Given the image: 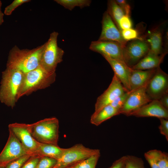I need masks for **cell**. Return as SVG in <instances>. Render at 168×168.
Returning a JSON list of instances; mask_svg holds the SVG:
<instances>
[{
    "label": "cell",
    "instance_id": "3957f363",
    "mask_svg": "<svg viewBox=\"0 0 168 168\" xmlns=\"http://www.w3.org/2000/svg\"><path fill=\"white\" fill-rule=\"evenodd\" d=\"M56 77L55 72L49 73L40 65L35 69L24 73L18 99L49 87L55 82Z\"/></svg>",
    "mask_w": 168,
    "mask_h": 168
},
{
    "label": "cell",
    "instance_id": "484cf974",
    "mask_svg": "<svg viewBox=\"0 0 168 168\" xmlns=\"http://www.w3.org/2000/svg\"><path fill=\"white\" fill-rule=\"evenodd\" d=\"M125 168H145L142 159L131 155L126 156Z\"/></svg>",
    "mask_w": 168,
    "mask_h": 168
},
{
    "label": "cell",
    "instance_id": "2e32d148",
    "mask_svg": "<svg viewBox=\"0 0 168 168\" xmlns=\"http://www.w3.org/2000/svg\"><path fill=\"white\" fill-rule=\"evenodd\" d=\"M111 66L115 75L127 91H130L129 78L132 69L123 61L102 56Z\"/></svg>",
    "mask_w": 168,
    "mask_h": 168
},
{
    "label": "cell",
    "instance_id": "ac0fdd59",
    "mask_svg": "<svg viewBox=\"0 0 168 168\" xmlns=\"http://www.w3.org/2000/svg\"><path fill=\"white\" fill-rule=\"evenodd\" d=\"M166 54L157 55L149 50L147 54L131 68L138 70H148L160 67Z\"/></svg>",
    "mask_w": 168,
    "mask_h": 168
},
{
    "label": "cell",
    "instance_id": "6da1fadb",
    "mask_svg": "<svg viewBox=\"0 0 168 168\" xmlns=\"http://www.w3.org/2000/svg\"><path fill=\"white\" fill-rule=\"evenodd\" d=\"M45 43L32 49H20L14 46L9 51L6 68L16 69L23 73L39 66Z\"/></svg>",
    "mask_w": 168,
    "mask_h": 168
},
{
    "label": "cell",
    "instance_id": "ffe728a7",
    "mask_svg": "<svg viewBox=\"0 0 168 168\" xmlns=\"http://www.w3.org/2000/svg\"><path fill=\"white\" fill-rule=\"evenodd\" d=\"M119 114V110L109 105L98 111L94 112L91 116L90 122L97 126L105 121Z\"/></svg>",
    "mask_w": 168,
    "mask_h": 168
},
{
    "label": "cell",
    "instance_id": "60d3db41",
    "mask_svg": "<svg viewBox=\"0 0 168 168\" xmlns=\"http://www.w3.org/2000/svg\"><path fill=\"white\" fill-rule=\"evenodd\" d=\"M0 168H5V166H0Z\"/></svg>",
    "mask_w": 168,
    "mask_h": 168
},
{
    "label": "cell",
    "instance_id": "7402d4cb",
    "mask_svg": "<svg viewBox=\"0 0 168 168\" xmlns=\"http://www.w3.org/2000/svg\"><path fill=\"white\" fill-rule=\"evenodd\" d=\"M106 11L118 28L119 21L125 15L123 10L117 4L115 0H110L108 1L107 9Z\"/></svg>",
    "mask_w": 168,
    "mask_h": 168
},
{
    "label": "cell",
    "instance_id": "5bb4252c",
    "mask_svg": "<svg viewBox=\"0 0 168 168\" xmlns=\"http://www.w3.org/2000/svg\"><path fill=\"white\" fill-rule=\"evenodd\" d=\"M101 24L102 30L98 40L117 42L124 47L127 42L123 38L121 32L107 11L103 14Z\"/></svg>",
    "mask_w": 168,
    "mask_h": 168
},
{
    "label": "cell",
    "instance_id": "f1b7e54d",
    "mask_svg": "<svg viewBox=\"0 0 168 168\" xmlns=\"http://www.w3.org/2000/svg\"><path fill=\"white\" fill-rule=\"evenodd\" d=\"M121 32L123 38L127 42L142 37L139 36L137 30L132 28L123 30Z\"/></svg>",
    "mask_w": 168,
    "mask_h": 168
},
{
    "label": "cell",
    "instance_id": "e0dca14e",
    "mask_svg": "<svg viewBox=\"0 0 168 168\" xmlns=\"http://www.w3.org/2000/svg\"><path fill=\"white\" fill-rule=\"evenodd\" d=\"M156 70V68L145 70L132 69L129 78L130 91L134 90L147 84Z\"/></svg>",
    "mask_w": 168,
    "mask_h": 168
},
{
    "label": "cell",
    "instance_id": "4fadbf2b",
    "mask_svg": "<svg viewBox=\"0 0 168 168\" xmlns=\"http://www.w3.org/2000/svg\"><path fill=\"white\" fill-rule=\"evenodd\" d=\"M126 91L120 81L114 75L108 88L97 98L94 112H97L110 105L117 97Z\"/></svg>",
    "mask_w": 168,
    "mask_h": 168
},
{
    "label": "cell",
    "instance_id": "cb8c5ba5",
    "mask_svg": "<svg viewBox=\"0 0 168 168\" xmlns=\"http://www.w3.org/2000/svg\"><path fill=\"white\" fill-rule=\"evenodd\" d=\"M100 151L82 160L68 168H96L100 156Z\"/></svg>",
    "mask_w": 168,
    "mask_h": 168
},
{
    "label": "cell",
    "instance_id": "52a82bcc",
    "mask_svg": "<svg viewBox=\"0 0 168 168\" xmlns=\"http://www.w3.org/2000/svg\"><path fill=\"white\" fill-rule=\"evenodd\" d=\"M149 50L148 43L143 37L127 42L123 48L124 60L131 68L147 54Z\"/></svg>",
    "mask_w": 168,
    "mask_h": 168
},
{
    "label": "cell",
    "instance_id": "4dcf8cb0",
    "mask_svg": "<svg viewBox=\"0 0 168 168\" xmlns=\"http://www.w3.org/2000/svg\"><path fill=\"white\" fill-rule=\"evenodd\" d=\"M30 1V0H15L11 4L5 7L4 14L6 15H10L12 12L18 7Z\"/></svg>",
    "mask_w": 168,
    "mask_h": 168
},
{
    "label": "cell",
    "instance_id": "d4e9b609",
    "mask_svg": "<svg viewBox=\"0 0 168 168\" xmlns=\"http://www.w3.org/2000/svg\"><path fill=\"white\" fill-rule=\"evenodd\" d=\"M147 152L153 157L160 168H168V154L166 152L157 149Z\"/></svg>",
    "mask_w": 168,
    "mask_h": 168
},
{
    "label": "cell",
    "instance_id": "ba28073f",
    "mask_svg": "<svg viewBox=\"0 0 168 168\" xmlns=\"http://www.w3.org/2000/svg\"><path fill=\"white\" fill-rule=\"evenodd\" d=\"M8 127L9 132L17 138L29 154L36 155L39 142L32 136L30 124L15 123L10 124Z\"/></svg>",
    "mask_w": 168,
    "mask_h": 168
},
{
    "label": "cell",
    "instance_id": "30bf717a",
    "mask_svg": "<svg viewBox=\"0 0 168 168\" xmlns=\"http://www.w3.org/2000/svg\"><path fill=\"white\" fill-rule=\"evenodd\" d=\"M147 84L130 91L124 103L119 110V114H124L128 116L131 112L152 100L146 91Z\"/></svg>",
    "mask_w": 168,
    "mask_h": 168
},
{
    "label": "cell",
    "instance_id": "8992f818",
    "mask_svg": "<svg viewBox=\"0 0 168 168\" xmlns=\"http://www.w3.org/2000/svg\"><path fill=\"white\" fill-rule=\"evenodd\" d=\"M99 151V149H91L80 143L64 148L62 155L53 168H68Z\"/></svg>",
    "mask_w": 168,
    "mask_h": 168
},
{
    "label": "cell",
    "instance_id": "44dd1931",
    "mask_svg": "<svg viewBox=\"0 0 168 168\" xmlns=\"http://www.w3.org/2000/svg\"><path fill=\"white\" fill-rule=\"evenodd\" d=\"M64 148L58 145L47 144L39 142L36 155L40 156H47L57 160L61 156Z\"/></svg>",
    "mask_w": 168,
    "mask_h": 168
},
{
    "label": "cell",
    "instance_id": "ab89813d",
    "mask_svg": "<svg viewBox=\"0 0 168 168\" xmlns=\"http://www.w3.org/2000/svg\"><path fill=\"white\" fill-rule=\"evenodd\" d=\"M1 6H2V2L0 0V12H1Z\"/></svg>",
    "mask_w": 168,
    "mask_h": 168
},
{
    "label": "cell",
    "instance_id": "9c48e42d",
    "mask_svg": "<svg viewBox=\"0 0 168 168\" xmlns=\"http://www.w3.org/2000/svg\"><path fill=\"white\" fill-rule=\"evenodd\" d=\"M146 91L152 100H158L165 94L168 93V75L160 67L149 81Z\"/></svg>",
    "mask_w": 168,
    "mask_h": 168
},
{
    "label": "cell",
    "instance_id": "83f0119b",
    "mask_svg": "<svg viewBox=\"0 0 168 168\" xmlns=\"http://www.w3.org/2000/svg\"><path fill=\"white\" fill-rule=\"evenodd\" d=\"M32 155L26 154L10 162L5 166V168H21L24 163Z\"/></svg>",
    "mask_w": 168,
    "mask_h": 168
},
{
    "label": "cell",
    "instance_id": "74e56055",
    "mask_svg": "<svg viewBox=\"0 0 168 168\" xmlns=\"http://www.w3.org/2000/svg\"><path fill=\"white\" fill-rule=\"evenodd\" d=\"M158 100L164 107L168 110V93L163 95Z\"/></svg>",
    "mask_w": 168,
    "mask_h": 168
},
{
    "label": "cell",
    "instance_id": "d6986e66",
    "mask_svg": "<svg viewBox=\"0 0 168 168\" xmlns=\"http://www.w3.org/2000/svg\"><path fill=\"white\" fill-rule=\"evenodd\" d=\"M163 34L162 28L159 26L150 31L147 39H145L149 45L150 50L158 55L167 54L163 51Z\"/></svg>",
    "mask_w": 168,
    "mask_h": 168
},
{
    "label": "cell",
    "instance_id": "9a60e30c",
    "mask_svg": "<svg viewBox=\"0 0 168 168\" xmlns=\"http://www.w3.org/2000/svg\"><path fill=\"white\" fill-rule=\"evenodd\" d=\"M136 117H155L168 119V110L158 100H152L147 104L130 113L128 116Z\"/></svg>",
    "mask_w": 168,
    "mask_h": 168
},
{
    "label": "cell",
    "instance_id": "7a4b0ae2",
    "mask_svg": "<svg viewBox=\"0 0 168 168\" xmlns=\"http://www.w3.org/2000/svg\"><path fill=\"white\" fill-rule=\"evenodd\" d=\"M24 73L20 71L6 68L2 72L0 87V101L13 108L18 96Z\"/></svg>",
    "mask_w": 168,
    "mask_h": 168
},
{
    "label": "cell",
    "instance_id": "836d02e7",
    "mask_svg": "<svg viewBox=\"0 0 168 168\" xmlns=\"http://www.w3.org/2000/svg\"><path fill=\"white\" fill-rule=\"evenodd\" d=\"M160 124L159 129L161 133L165 136L168 141V119L164 118L159 119Z\"/></svg>",
    "mask_w": 168,
    "mask_h": 168
},
{
    "label": "cell",
    "instance_id": "8d00e7d4",
    "mask_svg": "<svg viewBox=\"0 0 168 168\" xmlns=\"http://www.w3.org/2000/svg\"><path fill=\"white\" fill-rule=\"evenodd\" d=\"M144 156L151 168H160L153 157L147 152L144 153Z\"/></svg>",
    "mask_w": 168,
    "mask_h": 168
},
{
    "label": "cell",
    "instance_id": "e575fe53",
    "mask_svg": "<svg viewBox=\"0 0 168 168\" xmlns=\"http://www.w3.org/2000/svg\"><path fill=\"white\" fill-rule=\"evenodd\" d=\"M117 4L123 10L125 15L129 16L131 13V7L125 0H116Z\"/></svg>",
    "mask_w": 168,
    "mask_h": 168
},
{
    "label": "cell",
    "instance_id": "1f68e13d",
    "mask_svg": "<svg viewBox=\"0 0 168 168\" xmlns=\"http://www.w3.org/2000/svg\"><path fill=\"white\" fill-rule=\"evenodd\" d=\"M132 26L130 16L125 15L119 21L118 29L120 32L125 29L131 28Z\"/></svg>",
    "mask_w": 168,
    "mask_h": 168
},
{
    "label": "cell",
    "instance_id": "d590c367",
    "mask_svg": "<svg viewBox=\"0 0 168 168\" xmlns=\"http://www.w3.org/2000/svg\"><path fill=\"white\" fill-rule=\"evenodd\" d=\"M126 156H122L114 161L109 168H125Z\"/></svg>",
    "mask_w": 168,
    "mask_h": 168
},
{
    "label": "cell",
    "instance_id": "603a6c76",
    "mask_svg": "<svg viewBox=\"0 0 168 168\" xmlns=\"http://www.w3.org/2000/svg\"><path fill=\"white\" fill-rule=\"evenodd\" d=\"M54 1L70 11L77 7L81 8L89 7L91 2L90 0H55Z\"/></svg>",
    "mask_w": 168,
    "mask_h": 168
},
{
    "label": "cell",
    "instance_id": "4316f807",
    "mask_svg": "<svg viewBox=\"0 0 168 168\" xmlns=\"http://www.w3.org/2000/svg\"><path fill=\"white\" fill-rule=\"evenodd\" d=\"M57 160L47 156H41L35 168H53Z\"/></svg>",
    "mask_w": 168,
    "mask_h": 168
},
{
    "label": "cell",
    "instance_id": "277c9868",
    "mask_svg": "<svg viewBox=\"0 0 168 168\" xmlns=\"http://www.w3.org/2000/svg\"><path fill=\"white\" fill-rule=\"evenodd\" d=\"M59 121L55 117L44 119L30 124L32 136L38 142L57 145Z\"/></svg>",
    "mask_w": 168,
    "mask_h": 168
},
{
    "label": "cell",
    "instance_id": "8fae6325",
    "mask_svg": "<svg viewBox=\"0 0 168 168\" xmlns=\"http://www.w3.org/2000/svg\"><path fill=\"white\" fill-rule=\"evenodd\" d=\"M26 154H29L15 136L9 132L7 142L0 153V166H5L10 162Z\"/></svg>",
    "mask_w": 168,
    "mask_h": 168
},
{
    "label": "cell",
    "instance_id": "f35d334b",
    "mask_svg": "<svg viewBox=\"0 0 168 168\" xmlns=\"http://www.w3.org/2000/svg\"><path fill=\"white\" fill-rule=\"evenodd\" d=\"M4 14L2 12H0V25H1L4 21L3 20Z\"/></svg>",
    "mask_w": 168,
    "mask_h": 168
},
{
    "label": "cell",
    "instance_id": "f546056e",
    "mask_svg": "<svg viewBox=\"0 0 168 168\" xmlns=\"http://www.w3.org/2000/svg\"><path fill=\"white\" fill-rule=\"evenodd\" d=\"M130 91H126L117 97L110 105L119 110L124 103Z\"/></svg>",
    "mask_w": 168,
    "mask_h": 168
},
{
    "label": "cell",
    "instance_id": "d6a6232c",
    "mask_svg": "<svg viewBox=\"0 0 168 168\" xmlns=\"http://www.w3.org/2000/svg\"><path fill=\"white\" fill-rule=\"evenodd\" d=\"M41 156L36 155L32 156L21 168H35Z\"/></svg>",
    "mask_w": 168,
    "mask_h": 168
},
{
    "label": "cell",
    "instance_id": "5b68a950",
    "mask_svg": "<svg viewBox=\"0 0 168 168\" xmlns=\"http://www.w3.org/2000/svg\"><path fill=\"white\" fill-rule=\"evenodd\" d=\"M58 33L54 31L50 34L41 56L40 65L49 73L55 72L58 64L63 61V50L58 47L57 38Z\"/></svg>",
    "mask_w": 168,
    "mask_h": 168
},
{
    "label": "cell",
    "instance_id": "7c38bea8",
    "mask_svg": "<svg viewBox=\"0 0 168 168\" xmlns=\"http://www.w3.org/2000/svg\"><path fill=\"white\" fill-rule=\"evenodd\" d=\"M124 47L117 42L97 40L92 41L89 49L92 51L100 53L102 56H106L124 62L123 55Z\"/></svg>",
    "mask_w": 168,
    "mask_h": 168
}]
</instances>
